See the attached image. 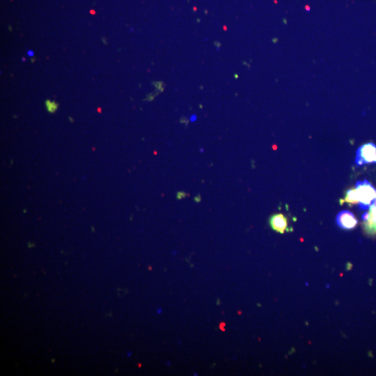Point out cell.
<instances>
[{
  "label": "cell",
  "mask_w": 376,
  "mask_h": 376,
  "mask_svg": "<svg viewBox=\"0 0 376 376\" xmlns=\"http://www.w3.org/2000/svg\"><path fill=\"white\" fill-rule=\"evenodd\" d=\"M359 208L360 210H368L376 199V189L368 181H357L356 184Z\"/></svg>",
  "instance_id": "1"
},
{
  "label": "cell",
  "mask_w": 376,
  "mask_h": 376,
  "mask_svg": "<svg viewBox=\"0 0 376 376\" xmlns=\"http://www.w3.org/2000/svg\"><path fill=\"white\" fill-rule=\"evenodd\" d=\"M376 163V146L374 143H367L357 149L355 164L362 166L367 164Z\"/></svg>",
  "instance_id": "2"
},
{
  "label": "cell",
  "mask_w": 376,
  "mask_h": 376,
  "mask_svg": "<svg viewBox=\"0 0 376 376\" xmlns=\"http://www.w3.org/2000/svg\"><path fill=\"white\" fill-rule=\"evenodd\" d=\"M337 223L339 227L343 229L350 230L356 227L357 220L355 216L348 211L340 212L337 216Z\"/></svg>",
  "instance_id": "3"
},
{
  "label": "cell",
  "mask_w": 376,
  "mask_h": 376,
  "mask_svg": "<svg viewBox=\"0 0 376 376\" xmlns=\"http://www.w3.org/2000/svg\"><path fill=\"white\" fill-rule=\"evenodd\" d=\"M270 224L271 227L274 231L278 232L279 233H285V231H289V221L287 218L283 214L274 215L270 218Z\"/></svg>",
  "instance_id": "4"
},
{
  "label": "cell",
  "mask_w": 376,
  "mask_h": 376,
  "mask_svg": "<svg viewBox=\"0 0 376 376\" xmlns=\"http://www.w3.org/2000/svg\"><path fill=\"white\" fill-rule=\"evenodd\" d=\"M343 203H347L350 206H353V205L359 204L356 189H350L345 192L344 199L340 200V204L343 205Z\"/></svg>",
  "instance_id": "5"
},
{
  "label": "cell",
  "mask_w": 376,
  "mask_h": 376,
  "mask_svg": "<svg viewBox=\"0 0 376 376\" xmlns=\"http://www.w3.org/2000/svg\"><path fill=\"white\" fill-rule=\"evenodd\" d=\"M364 228H365L366 233L368 235H376V223L373 220L367 219L364 223Z\"/></svg>",
  "instance_id": "6"
},
{
  "label": "cell",
  "mask_w": 376,
  "mask_h": 376,
  "mask_svg": "<svg viewBox=\"0 0 376 376\" xmlns=\"http://www.w3.org/2000/svg\"><path fill=\"white\" fill-rule=\"evenodd\" d=\"M45 106H46L47 111L51 113H55L57 108H58V104L57 103L53 102V101H49V100L46 101Z\"/></svg>",
  "instance_id": "7"
},
{
  "label": "cell",
  "mask_w": 376,
  "mask_h": 376,
  "mask_svg": "<svg viewBox=\"0 0 376 376\" xmlns=\"http://www.w3.org/2000/svg\"><path fill=\"white\" fill-rule=\"evenodd\" d=\"M196 119V116H195V115H193L192 117H191V121H195Z\"/></svg>",
  "instance_id": "8"
},
{
  "label": "cell",
  "mask_w": 376,
  "mask_h": 376,
  "mask_svg": "<svg viewBox=\"0 0 376 376\" xmlns=\"http://www.w3.org/2000/svg\"><path fill=\"white\" fill-rule=\"evenodd\" d=\"M28 55L30 56H33L34 55V52L32 51H29L28 52Z\"/></svg>",
  "instance_id": "9"
}]
</instances>
